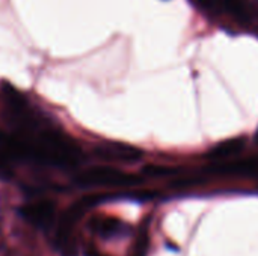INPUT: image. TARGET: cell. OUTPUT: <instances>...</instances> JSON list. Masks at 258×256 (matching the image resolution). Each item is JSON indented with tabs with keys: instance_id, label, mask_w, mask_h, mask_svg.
Listing matches in <instances>:
<instances>
[{
	"instance_id": "obj_1",
	"label": "cell",
	"mask_w": 258,
	"mask_h": 256,
	"mask_svg": "<svg viewBox=\"0 0 258 256\" xmlns=\"http://www.w3.org/2000/svg\"><path fill=\"white\" fill-rule=\"evenodd\" d=\"M23 136L29 142V158L32 160L56 167H74L82 160L77 143L56 128H42L36 137Z\"/></svg>"
},
{
	"instance_id": "obj_2",
	"label": "cell",
	"mask_w": 258,
	"mask_h": 256,
	"mask_svg": "<svg viewBox=\"0 0 258 256\" xmlns=\"http://www.w3.org/2000/svg\"><path fill=\"white\" fill-rule=\"evenodd\" d=\"M141 183L142 180L138 175L106 166L91 167L76 177V184L80 187H130Z\"/></svg>"
},
{
	"instance_id": "obj_3",
	"label": "cell",
	"mask_w": 258,
	"mask_h": 256,
	"mask_svg": "<svg viewBox=\"0 0 258 256\" xmlns=\"http://www.w3.org/2000/svg\"><path fill=\"white\" fill-rule=\"evenodd\" d=\"M18 213L30 225L39 229H48L54 220L56 205L51 201H36V202L23 205L18 210Z\"/></svg>"
},
{
	"instance_id": "obj_4",
	"label": "cell",
	"mask_w": 258,
	"mask_h": 256,
	"mask_svg": "<svg viewBox=\"0 0 258 256\" xmlns=\"http://www.w3.org/2000/svg\"><path fill=\"white\" fill-rule=\"evenodd\" d=\"M97 155L101 157L103 160H115V161H138L142 155V151L130 146V145H124V143H103L95 149Z\"/></svg>"
},
{
	"instance_id": "obj_5",
	"label": "cell",
	"mask_w": 258,
	"mask_h": 256,
	"mask_svg": "<svg viewBox=\"0 0 258 256\" xmlns=\"http://www.w3.org/2000/svg\"><path fill=\"white\" fill-rule=\"evenodd\" d=\"M92 231L104 240L122 238L130 234V226L116 217H98L91 223Z\"/></svg>"
},
{
	"instance_id": "obj_6",
	"label": "cell",
	"mask_w": 258,
	"mask_h": 256,
	"mask_svg": "<svg viewBox=\"0 0 258 256\" xmlns=\"http://www.w3.org/2000/svg\"><path fill=\"white\" fill-rule=\"evenodd\" d=\"M213 172L218 174H228V175H245V177H258V155L246 160L237 161H227L219 163L210 167Z\"/></svg>"
},
{
	"instance_id": "obj_7",
	"label": "cell",
	"mask_w": 258,
	"mask_h": 256,
	"mask_svg": "<svg viewBox=\"0 0 258 256\" xmlns=\"http://www.w3.org/2000/svg\"><path fill=\"white\" fill-rule=\"evenodd\" d=\"M224 9L242 23L251 21V11L245 0H221Z\"/></svg>"
},
{
	"instance_id": "obj_8",
	"label": "cell",
	"mask_w": 258,
	"mask_h": 256,
	"mask_svg": "<svg viewBox=\"0 0 258 256\" xmlns=\"http://www.w3.org/2000/svg\"><path fill=\"white\" fill-rule=\"evenodd\" d=\"M242 148H243V139L242 137H239V139H230V140L218 145L216 148H213L209 152V157H213V158H225V157H230V155L239 152Z\"/></svg>"
},
{
	"instance_id": "obj_9",
	"label": "cell",
	"mask_w": 258,
	"mask_h": 256,
	"mask_svg": "<svg viewBox=\"0 0 258 256\" xmlns=\"http://www.w3.org/2000/svg\"><path fill=\"white\" fill-rule=\"evenodd\" d=\"M148 246H150V237H148V222H145L142 225V228L139 229L136 243L130 252V256H147L148 252Z\"/></svg>"
},
{
	"instance_id": "obj_10",
	"label": "cell",
	"mask_w": 258,
	"mask_h": 256,
	"mask_svg": "<svg viewBox=\"0 0 258 256\" xmlns=\"http://www.w3.org/2000/svg\"><path fill=\"white\" fill-rule=\"evenodd\" d=\"M85 256H106V255H104V253H101V252H98V250H97V249H94V247H89V249H86Z\"/></svg>"
},
{
	"instance_id": "obj_11",
	"label": "cell",
	"mask_w": 258,
	"mask_h": 256,
	"mask_svg": "<svg viewBox=\"0 0 258 256\" xmlns=\"http://www.w3.org/2000/svg\"><path fill=\"white\" fill-rule=\"evenodd\" d=\"M201 6H204V8H209V9H213V6H215V0H197Z\"/></svg>"
},
{
	"instance_id": "obj_12",
	"label": "cell",
	"mask_w": 258,
	"mask_h": 256,
	"mask_svg": "<svg viewBox=\"0 0 258 256\" xmlns=\"http://www.w3.org/2000/svg\"><path fill=\"white\" fill-rule=\"evenodd\" d=\"M257 140H258V131H257Z\"/></svg>"
}]
</instances>
